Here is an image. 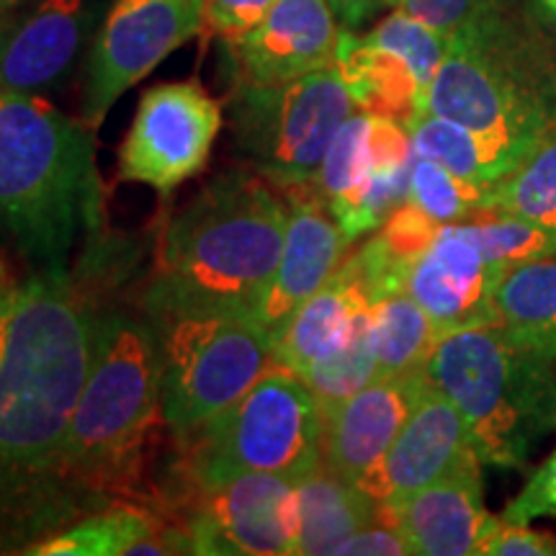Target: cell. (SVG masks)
<instances>
[{"label":"cell","mask_w":556,"mask_h":556,"mask_svg":"<svg viewBox=\"0 0 556 556\" xmlns=\"http://www.w3.org/2000/svg\"><path fill=\"white\" fill-rule=\"evenodd\" d=\"M287 238V201L258 170H227L173 217L148 307H217L255 317Z\"/></svg>","instance_id":"3"},{"label":"cell","mask_w":556,"mask_h":556,"mask_svg":"<svg viewBox=\"0 0 556 556\" xmlns=\"http://www.w3.org/2000/svg\"><path fill=\"white\" fill-rule=\"evenodd\" d=\"M299 536L296 554H336V548L387 516V505L374 500L358 484L338 477L325 464L296 482Z\"/></svg>","instance_id":"23"},{"label":"cell","mask_w":556,"mask_h":556,"mask_svg":"<svg viewBox=\"0 0 556 556\" xmlns=\"http://www.w3.org/2000/svg\"><path fill=\"white\" fill-rule=\"evenodd\" d=\"M3 270H5V268H3V263H0V274H3Z\"/></svg>","instance_id":"44"},{"label":"cell","mask_w":556,"mask_h":556,"mask_svg":"<svg viewBox=\"0 0 556 556\" xmlns=\"http://www.w3.org/2000/svg\"><path fill=\"white\" fill-rule=\"evenodd\" d=\"M407 129L415 155L435 160L438 165L471 184L492 186L516 168V160L507 152L443 116L422 111L407 124Z\"/></svg>","instance_id":"26"},{"label":"cell","mask_w":556,"mask_h":556,"mask_svg":"<svg viewBox=\"0 0 556 556\" xmlns=\"http://www.w3.org/2000/svg\"><path fill=\"white\" fill-rule=\"evenodd\" d=\"M374 351H377V377L426 368L430 353L441 336L433 319L407 291H394L371 304Z\"/></svg>","instance_id":"27"},{"label":"cell","mask_w":556,"mask_h":556,"mask_svg":"<svg viewBox=\"0 0 556 556\" xmlns=\"http://www.w3.org/2000/svg\"><path fill=\"white\" fill-rule=\"evenodd\" d=\"M0 39H3V37H0Z\"/></svg>","instance_id":"45"},{"label":"cell","mask_w":556,"mask_h":556,"mask_svg":"<svg viewBox=\"0 0 556 556\" xmlns=\"http://www.w3.org/2000/svg\"><path fill=\"white\" fill-rule=\"evenodd\" d=\"M490 186L471 184L438 165L435 160L415 155L409 173V201H415L438 225L469 222L484 206Z\"/></svg>","instance_id":"30"},{"label":"cell","mask_w":556,"mask_h":556,"mask_svg":"<svg viewBox=\"0 0 556 556\" xmlns=\"http://www.w3.org/2000/svg\"><path fill=\"white\" fill-rule=\"evenodd\" d=\"M492 304L495 328L513 345L556 361V255L507 268Z\"/></svg>","instance_id":"24"},{"label":"cell","mask_w":556,"mask_h":556,"mask_svg":"<svg viewBox=\"0 0 556 556\" xmlns=\"http://www.w3.org/2000/svg\"><path fill=\"white\" fill-rule=\"evenodd\" d=\"M103 219L90 129L39 93L0 90V227L37 274H67Z\"/></svg>","instance_id":"2"},{"label":"cell","mask_w":556,"mask_h":556,"mask_svg":"<svg viewBox=\"0 0 556 556\" xmlns=\"http://www.w3.org/2000/svg\"><path fill=\"white\" fill-rule=\"evenodd\" d=\"M157 417L163 384L155 330L127 312H106L96 319L93 358L62 451L70 482L96 495L127 490Z\"/></svg>","instance_id":"5"},{"label":"cell","mask_w":556,"mask_h":556,"mask_svg":"<svg viewBox=\"0 0 556 556\" xmlns=\"http://www.w3.org/2000/svg\"><path fill=\"white\" fill-rule=\"evenodd\" d=\"M186 531L193 554L287 556L296 554L299 492L287 475H242L199 492Z\"/></svg>","instance_id":"12"},{"label":"cell","mask_w":556,"mask_h":556,"mask_svg":"<svg viewBox=\"0 0 556 556\" xmlns=\"http://www.w3.org/2000/svg\"><path fill=\"white\" fill-rule=\"evenodd\" d=\"M274 3L276 0H204V29L235 41L255 29Z\"/></svg>","instance_id":"37"},{"label":"cell","mask_w":556,"mask_h":556,"mask_svg":"<svg viewBox=\"0 0 556 556\" xmlns=\"http://www.w3.org/2000/svg\"><path fill=\"white\" fill-rule=\"evenodd\" d=\"M86 31V0H39V5L0 39V90L41 93L73 65Z\"/></svg>","instance_id":"19"},{"label":"cell","mask_w":556,"mask_h":556,"mask_svg":"<svg viewBox=\"0 0 556 556\" xmlns=\"http://www.w3.org/2000/svg\"><path fill=\"white\" fill-rule=\"evenodd\" d=\"M528 16L556 52V0H523Z\"/></svg>","instance_id":"41"},{"label":"cell","mask_w":556,"mask_h":556,"mask_svg":"<svg viewBox=\"0 0 556 556\" xmlns=\"http://www.w3.org/2000/svg\"><path fill=\"white\" fill-rule=\"evenodd\" d=\"M5 283H11V278H9V274H5V270H3V274H0V289H3Z\"/></svg>","instance_id":"43"},{"label":"cell","mask_w":556,"mask_h":556,"mask_svg":"<svg viewBox=\"0 0 556 556\" xmlns=\"http://www.w3.org/2000/svg\"><path fill=\"white\" fill-rule=\"evenodd\" d=\"M484 556H554L556 554V539L548 533L533 531V528L520 523H507L500 518L495 531L484 541L482 552Z\"/></svg>","instance_id":"38"},{"label":"cell","mask_w":556,"mask_h":556,"mask_svg":"<svg viewBox=\"0 0 556 556\" xmlns=\"http://www.w3.org/2000/svg\"><path fill=\"white\" fill-rule=\"evenodd\" d=\"M184 443V475L197 492L242 475L307 477L323 464V415L312 389L274 364L253 387L199 428L176 435Z\"/></svg>","instance_id":"7"},{"label":"cell","mask_w":556,"mask_h":556,"mask_svg":"<svg viewBox=\"0 0 556 556\" xmlns=\"http://www.w3.org/2000/svg\"><path fill=\"white\" fill-rule=\"evenodd\" d=\"M409 173H413V163L402 168H374L371 176L351 197L330 204L332 217L343 229L348 242L381 227L394 208L405 204L409 197Z\"/></svg>","instance_id":"31"},{"label":"cell","mask_w":556,"mask_h":556,"mask_svg":"<svg viewBox=\"0 0 556 556\" xmlns=\"http://www.w3.org/2000/svg\"><path fill=\"white\" fill-rule=\"evenodd\" d=\"M336 67L356 109L374 116L402 122L407 127L426 109V88L415 70L392 47L377 39L340 31Z\"/></svg>","instance_id":"22"},{"label":"cell","mask_w":556,"mask_h":556,"mask_svg":"<svg viewBox=\"0 0 556 556\" xmlns=\"http://www.w3.org/2000/svg\"><path fill=\"white\" fill-rule=\"evenodd\" d=\"M505 268L484 255L469 222L441 225L407 270L405 291L428 312L438 336L495 325V289Z\"/></svg>","instance_id":"13"},{"label":"cell","mask_w":556,"mask_h":556,"mask_svg":"<svg viewBox=\"0 0 556 556\" xmlns=\"http://www.w3.org/2000/svg\"><path fill=\"white\" fill-rule=\"evenodd\" d=\"M441 229L435 219H430L415 201H405L394 208L392 214L381 225V232L377 235L381 245L402 268L413 266V263L426 253L430 242H433L435 232Z\"/></svg>","instance_id":"34"},{"label":"cell","mask_w":556,"mask_h":556,"mask_svg":"<svg viewBox=\"0 0 556 556\" xmlns=\"http://www.w3.org/2000/svg\"><path fill=\"white\" fill-rule=\"evenodd\" d=\"M495 3L497 0H394V9L451 37Z\"/></svg>","instance_id":"36"},{"label":"cell","mask_w":556,"mask_h":556,"mask_svg":"<svg viewBox=\"0 0 556 556\" xmlns=\"http://www.w3.org/2000/svg\"><path fill=\"white\" fill-rule=\"evenodd\" d=\"M18 3L21 0H0V16H3V13H9L11 9H16Z\"/></svg>","instance_id":"42"},{"label":"cell","mask_w":556,"mask_h":556,"mask_svg":"<svg viewBox=\"0 0 556 556\" xmlns=\"http://www.w3.org/2000/svg\"><path fill=\"white\" fill-rule=\"evenodd\" d=\"M422 111L471 129L518 165L556 119V52L526 3L497 0L451 34Z\"/></svg>","instance_id":"4"},{"label":"cell","mask_w":556,"mask_h":556,"mask_svg":"<svg viewBox=\"0 0 556 556\" xmlns=\"http://www.w3.org/2000/svg\"><path fill=\"white\" fill-rule=\"evenodd\" d=\"M348 240L315 184L287 189V238L274 281L255 309V323L268 336L287 323L291 312L330 281L345 258Z\"/></svg>","instance_id":"16"},{"label":"cell","mask_w":556,"mask_h":556,"mask_svg":"<svg viewBox=\"0 0 556 556\" xmlns=\"http://www.w3.org/2000/svg\"><path fill=\"white\" fill-rule=\"evenodd\" d=\"M338 41L328 0H276L255 29L227 47L238 86L276 88L336 65Z\"/></svg>","instance_id":"14"},{"label":"cell","mask_w":556,"mask_h":556,"mask_svg":"<svg viewBox=\"0 0 556 556\" xmlns=\"http://www.w3.org/2000/svg\"><path fill=\"white\" fill-rule=\"evenodd\" d=\"M24 554L37 556H127L193 554L186 526H165L150 507L116 503L75 520L65 531L37 541Z\"/></svg>","instance_id":"21"},{"label":"cell","mask_w":556,"mask_h":556,"mask_svg":"<svg viewBox=\"0 0 556 556\" xmlns=\"http://www.w3.org/2000/svg\"><path fill=\"white\" fill-rule=\"evenodd\" d=\"M469 225L475 227L486 258L495 261L505 270L520 266V263L556 255V235L531 225V222L479 208L469 219Z\"/></svg>","instance_id":"32"},{"label":"cell","mask_w":556,"mask_h":556,"mask_svg":"<svg viewBox=\"0 0 556 556\" xmlns=\"http://www.w3.org/2000/svg\"><path fill=\"white\" fill-rule=\"evenodd\" d=\"M387 516L407 539L409 552L420 556H477L500 523L484 507L482 462L477 456L389 503Z\"/></svg>","instance_id":"17"},{"label":"cell","mask_w":556,"mask_h":556,"mask_svg":"<svg viewBox=\"0 0 556 556\" xmlns=\"http://www.w3.org/2000/svg\"><path fill=\"white\" fill-rule=\"evenodd\" d=\"M336 554H384V556H402L413 554L409 552L407 539L402 536L397 526L389 520V516L379 518L377 523L361 528L351 539L336 548Z\"/></svg>","instance_id":"39"},{"label":"cell","mask_w":556,"mask_h":556,"mask_svg":"<svg viewBox=\"0 0 556 556\" xmlns=\"http://www.w3.org/2000/svg\"><path fill=\"white\" fill-rule=\"evenodd\" d=\"M315 394L319 415L338 407L340 402L364 389L377 379V351H374L371 307L364 309L356 319L351 338L338 348L332 356L319 361L307 374L299 377Z\"/></svg>","instance_id":"28"},{"label":"cell","mask_w":556,"mask_h":556,"mask_svg":"<svg viewBox=\"0 0 556 556\" xmlns=\"http://www.w3.org/2000/svg\"><path fill=\"white\" fill-rule=\"evenodd\" d=\"M219 129V103L199 83L150 88L122 144V180L144 184L168 197L206 168Z\"/></svg>","instance_id":"11"},{"label":"cell","mask_w":556,"mask_h":556,"mask_svg":"<svg viewBox=\"0 0 556 556\" xmlns=\"http://www.w3.org/2000/svg\"><path fill=\"white\" fill-rule=\"evenodd\" d=\"M482 208L556 235V119L541 131L516 168L486 189Z\"/></svg>","instance_id":"25"},{"label":"cell","mask_w":556,"mask_h":556,"mask_svg":"<svg viewBox=\"0 0 556 556\" xmlns=\"http://www.w3.org/2000/svg\"><path fill=\"white\" fill-rule=\"evenodd\" d=\"M371 304V294L356 268L351 261H343L330 281L299 304L287 323L270 336L276 364L294 371L296 377L307 374L351 338L358 315Z\"/></svg>","instance_id":"20"},{"label":"cell","mask_w":556,"mask_h":556,"mask_svg":"<svg viewBox=\"0 0 556 556\" xmlns=\"http://www.w3.org/2000/svg\"><path fill=\"white\" fill-rule=\"evenodd\" d=\"M201 29L204 0H116L88 62L83 124L99 129L137 80Z\"/></svg>","instance_id":"10"},{"label":"cell","mask_w":556,"mask_h":556,"mask_svg":"<svg viewBox=\"0 0 556 556\" xmlns=\"http://www.w3.org/2000/svg\"><path fill=\"white\" fill-rule=\"evenodd\" d=\"M368 37L377 39L379 45L397 50L413 65L417 80H420L428 96V88L435 78L438 67H441L451 37L402 11H394L392 16H387Z\"/></svg>","instance_id":"33"},{"label":"cell","mask_w":556,"mask_h":556,"mask_svg":"<svg viewBox=\"0 0 556 556\" xmlns=\"http://www.w3.org/2000/svg\"><path fill=\"white\" fill-rule=\"evenodd\" d=\"M371 114L353 111L336 131L317 178L312 180L325 204L351 197L364 180L374 173V148H371Z\"/></svg>","instance_id":"29"},{"label":"cell","mask_w":556,"mask_h":556,"mask_svg":"<svg viewBox=\"0 0 556 556\" xmlns=\"http://www.w3.org/2000/svg\"><path fill=\"white\" fill-rule=\"evenodd\" d=\"M96 317L67 274L0 289V523L45 528L86 492L62 451L93 358Z\"/></svg>","instance_id":"1"},{"label":"cell","mask_w":556,"mask_h":556,"mask_svg":"<svg viewBox=\"0 0 556 556\" xmlns=\"http://www.w3.org/2000/svg\"><path fill=\"white\" fill-rule=\"evenodd\" d=\"M160 351L163 422L184 435L240 400L276 364L253 315L217 307H148Z\"/></svg>","instance_id":"8"},{"label":"cell","mask_w":556,"mask_h":556,"mask_svg":"<svg viewBox=\"0 0 556 556\" xmlns=\"http://www.w3.org/2000/svg\"><path fill=\"white\" fill-rule=\"evenodd\" d=\"M426 368L377 377L364 389L323 413V464L353 484H364L413 413L428 387Z\"/></svg>","instance_id":"15"},{"label":"cell","mask_w":556,"mask_h":556,"mask_svg":"<svg viewBox=\"0 0 556 556\" xmlns=\"http://www.w3.org/2000/svg\"><path fill=\"white\" fill-rule=\"evenodd\" d=\"M475 456L477 451L454 402L428 381L387 456L361 490L381 505H389L446 477Z\"/></svg>","instance_id":"18"},{"label":"cell","mask_w":556,"mask_h":556,"mask_svg":"<svg viewBox=\"0 0 556 556\" xmlns=\"http://www.w3.org/2000/svg\"><path fill=\"white\" fill-rule=\"evenodd\" d=\"M507 523L528 526L539 518H556V451L541 464L536 475L528 479L516 500L500 516Z\"/></svg>","instance_id":"35"},{"label":"cell","mask_w":556,"mask_h":556,"mask_svg":"<svg viewBox=\"0 0 556 556\" xmlns=\"http://www.w3.org/2000/svg\"><path fill=\"white\" fill-rule=\"evenodd\" d=\"M426 371L454 402L482 464L526 467L556 428V361L513 345L495 325L438 340Z\"/></svg>","instance_id":"6"},{"label":"cell","mask_w":556,"mask_h":556,"mask_svg":"<svg viewBox=\"0 0 556 556\" xmlns=\"http://www.w3.org/2000/svg\"><path fill=\"white\" fill-rule=\"evenodd\" d=\"M353 111L356 103L336 65L287 86H235V142L240 155L281 189L312 184L332 137Z\"/></svg>","instance_id":"9"},{"label":"cell","mask_w":556,"mask_h":556,"mask_svg":"<svg viewBox=\"0 0 556 556\" xmlns=\"http://www.w3.org/2000/svg\"><path fill=\"white\" fill-rule=\"evenodd\" d=\"M328 3L336 11L340 24L353 31L371 16H377L384 5H394V0H328Z\"/></svg>","instance_id":"40"}]
</instances>
